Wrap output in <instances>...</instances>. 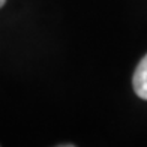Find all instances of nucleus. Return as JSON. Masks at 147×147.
I'll return each mask as SVG.
<instances>
[{
	"instance_id": "obj_1",
	"label": "nucleus",
	"mask_w": 147,
	"mask_h": 147,
	"mask_svg": "<svg viewBox=\"0 0 147 147\" xmlns=\"http://www.w3.org/2000/svg\"><path fill=\"white\" fill-rule=\"evenodd\" d=\"M132 84L137 96L147 101V56L143 57V60L138 63L135 74H134Z\"/></svg>"
},
{
	"instance_id": "obj_2",
	"label": "nucleus",
	"mask_w": 147,
	"mask_h": 147,
	"mask_svg": "<svg viewBox=\"0 0 147 147\" xmlns=\"http://www.w3.org/2000/svg\"><path fill=\"white\" fill-rule=\"evenodd\" d=\"M5 2H6V0H0V8H2V6L5 5Z\"/></svg>"
}]
</instances>
